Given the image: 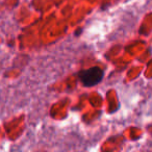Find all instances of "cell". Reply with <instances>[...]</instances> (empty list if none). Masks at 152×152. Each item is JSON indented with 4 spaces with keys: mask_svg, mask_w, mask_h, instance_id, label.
I'll list each match as a JSON object with an SVG mask.
<instances>
[{
    "mask_svg": "<svg viewBox=\"0 0 152 152\" xmlns=\"http://www.w3.org/2000/svg\"><path fill=\"white\" fill-rule=\"evenodd\" d=\"M103 78V70L98 67L83 70L79 73V79L86 87H93L99 83Z\"/></svg>",
    "mask_w": 152,
    "mask_h": 152,
    "instance_id": "1",
    "label": "cell"
}]
</instances>
